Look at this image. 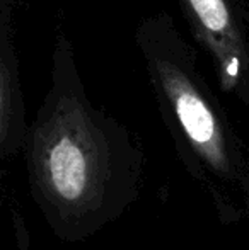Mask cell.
I'll return each instance as SVG.
<instances>
[{
    "mask_svg": "<svg viewBox=\"0 0 249 250\" xmlns=\"http://www.w3.org/2000/svg\"><path fill=\"white\" fill-rule=\"evenodd\" d=\"M135 44L156 101L176 140L212 164H227L237 153V140L219 99L171 14L159 10L143 17Z\"/></svg>",
    "mask_w": 249,
    "mask_h": 250,
    "instance_id": "6da1fadb",
    "label": "cell"
},
{
    "mask_svg": "<svg viewBox=\"0 0 249 250\" xmlns=\"http://www.w3.org/2000/svg\"><path fill=\"white\" fill-rule=\"evenodd\" d=\"M220 89L249 105V26L239 0H178Z\"/></svg>",
    "mask_w": 249,
    "mask_h": 250,
    "instance_id": "7a4b0ae2",
    "label": "cell"
},
{
    "mask_svg": "<svg viewBox=\"0 0 249 250\" xmlns=\"http://www.w3.org/2000/svg\"><path fill=\"white\" fill-rule=\"evenodd\" d=\"M10 118H12V90H10L9 73L0 55V148L9 135Z\"/></svg>",
    "mask_w": 249,
    "mask_h": 250,
    "instance_id": "3957f363",
    "label": "cell"
}]
</instances>
